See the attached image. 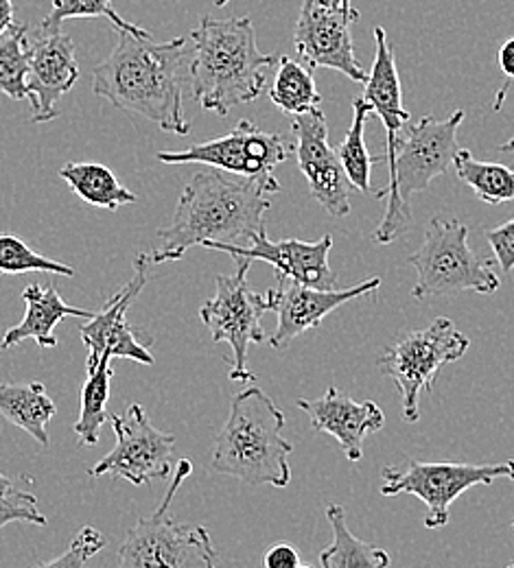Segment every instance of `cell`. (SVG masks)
Returning <instances> with one entry per match:
<instances>
[{
	"label": "cell",
	"mask_w": 514,
	"mask_h": 568,
	"mask_svg": "<svg viewBox=\"0 0 514 568\" xmlns=\"http://www.w3.org/2000/svg\"><path fill=\"white\" fill-rule=\"evenodd\" d=\"M189 77L187 38L155 42L117 29V47L94 69L92 92L119 110L134 112L162 132L187 136L191 125L182 110V85Z\"/></svg>",
	"instance_id": "1"
},
{
	"label": "cell",
	"mask_w": 514,
	"mask_h": 568,
	"mask_svg": "<svg viewBox=\"0 0 514 568\" xmlns=\"http://www.w3.org/2000/svg\"><path fill=\"white\" fill-rule=\"evenodd\" d=\"M268 193L261 182L220 169L195 173L180 195L173 223L158 232L162 245L148 252L149 265L175 263L198 245L250 243L254 234L265 232Z\"/></svg>",
	"instance_id": "2"
},
{
	"label": "cell",
	"mask_w": 514,
	"mask_h": 568,
	"mask_svg": "<svg viewBox=\"0 0 514 568\" xmlns=\"http://www.w3.org/2000/svg\"><path fill=\"white\" fill-rule=\"evenodd\" d=\"M191 40L195 47L189 62L191 94L204 110L225 116L261 97L276 58L259 51L250 18L204 16Z\"/></svg>",
	"instance_id": "3"
},
{
	"label": "cell",
	"mask_w": 514,
	"mask_h": 568,
	"mask_svg": "<svg viewBox=\"0 0 514 568\" xmlns=\"http://www.w3.org/2000/svg\"><path fill=\"white\" fill-rule=\"evenodd\" d=\"M285 414L261 387L239 392L230 416L215 437L211 470L234 477L252 488H288L294 446L283 435Z\"/></svg>",
	"instance_id": "4"
},
{
	"label": "cell",
	"mask_w": 514,
	"mask_h": 568,
	"mask_svg": "<svg viewBox=\"0 0 514 568\" xmlns=\"http://www.w3.org/2000/svg\"><path fill=\"white\" fill-rule=\"evenodd\" d=\"M464 121V112L457 110L449 119L423 116L421 123L407 125L396 144L383 155L372 158V164H390V186L374 193V200L390 197L385 216L381 219L374 241L392 243L405 234L412 223L410 197L430 189V184L444 175L457 153V130Z\"/></svg>",
	"instance_id": "5"
},
{
	"label": "cell",
	"mask_w": 514,
	"mask_h": 568,
	"mask_svg": "<svg viewBox=\"0 0 514 568\" xmlns=\"http://www.w3.org/2000/svg\"><path fill=\"white\" fill-rule=\"evenodd\" d=\"M419 281L412 288L414 300L475 291L491 295L502 281L491 261L480 258L468 245V227L455 219L436 216L425 230L423 245L407 258Z\"/></svg>",
	"instance_id": "6"
},
{
	"label": "cell",
	"mask_w": 514,
	"mask_h": 568,
	"mask_svg": "<svg viewBox=\"0 0 514 568\" xmlns=\"http://www.w3.org/2000/svg\"><path fill=\"white\" fill-rule=\"evenodd\" d=\"M191 470V462L182 459L158 511L128 529L119 547L117 568H215L218 551L209 531L169 518V505Z\"/></svg>",
	"instance_id": "7"
},
{
	"label": "cell",
	"mask_w": 514,
	"mask_h": 568,
	"mask_svg": "<svg viewBox=\"0 0 514 568\" xmlns=\"http://www.w3.org/2000/svg\"><path fill=\"white\" fill-rule=\"evenodd\" d=\"M468 346V337L460 333L451 320L439 317L432 322V326L423 331L401 333L383 351V355L376 361V367L383 376L396 383L401 392L405 423L414 425L421 420V392L425 389L427 394H432L442 367L460 361L466 355Z\"/></svg>",
	"instance_id": "8"
},
{
	"label": "cell",
	"mask_w": 514,
	"mask_h": 568,
	"mask_svg": "<svg viewBox=\"0 0 514 568\" xmlns=\"http://www.w3.org/2000/svg\"><path fill=\"white\" fill-rule=\"evenodd\" d=\"M383 497L414 495L427 505L425 527L441 529L449 523L453 500L473 486H491L497 479H513L514 462L504 464H451V462H407L381 470Z\"/></svg>",
	"instance_id": "9"
},
{
	"label": "cell",
	"mask_w": 514,
	"mask_h": 568,
	"mask_svg": "<svg viewBox=\"0 0 514 568\" xmlns=\"http://www.w3.org/2000/svg\"><path fill=\"white\" fill-rule=\"evenodd\" d=\"M252 261L236 258V272L232 276L215 278V295L200 308L202 322L209 326L215 344L225 342L232 348L230 381L252 383L256 376L248 367L250 344L268 342L261 326L265 308L263 293H254L248 286V272Z\"/></svg>",
	"instance_id": "10"
},
{
	"label": "cell",
	"mask_w": 514,
	"mask_h": 568,
	"mask_svg": "<svg viewBox=\"0 0 514 568\" xmlns=\"http://www.w3.org/2000/svg\"><path fill=\"white\" fill-rule=\"evenodd\" d=\"M290 155V146L281 134L259 130L252 121H239L236 128L215 141L193 144L184 151H160L155 158L164 164H206L232 175L261 182L270 193H279L274 178L279 164Z\"/></svg>",
	"instance_id": "11"
},
{
	"label": "cell",
	"mask_w": 514,
	"mask_h": 568,
	"mask_svg": "<svg viewBox=\"0 0 514 568\" xmlns=\"http://www.w3.org/2000/svg\"><path fill=\"white\" fill-rule=\"evenodd\" d=\"M117 446L92 470L90 477H123L134 486H148L153 479H167L173 473L175 435L158 430L143 409L134 403L128 412L112 416Z\"/></svg>",
	"instance_id": "12"
},
{
	"label": "cell",
	"mask_w": 514,
	"mask_h": 568,
	"mask_svg": "<svg viewBox=\"0 0 514 568\" xmlns=\"http://www.w3.org/2000/svg\"><path fill=\"white\" fill-rule=\"evenodd\" d=\"M360 20L355 7H331L322 0H302L295 22L294 47L309 71L331 69L366 83L367 72L355 58L351 27Z\"/></svg>",
	"instance_id": "13"
},
{
	"label": "cell",
	"mask_w": 514,
	"mask_h": 568,
	"mask_svg": "<svg viewBox=\"0 0 514 568\" xmlns=\"http://www.w3.org/2000/svg\"><path fill=\"white\" fill-rule=\"evenodd\" d=\"M298 166L309 182L313 200L331 214L346 216L351 213V191L355 189L329 144V128L322 110L298 114L292 121Z\"/></svg>",
	"instance_id": "14"
},
{
	"label": "cell",
	"mask_w": 514,
	"mask_h": 568,
	"mask_svg": "<svg viewBox=\"0 0 514 568\" xmlns=\"http://www.w3.org/2000/svg\"><path fill=\"white\" fill-rule=\"evenodd\" d=\"M148 252L139 254L134 261V278L125 284L121 291H117L110 302L101 308V313H94L83 326H81V342L88 348L85 369L97 367L101 356L108 358H130L141 365H153V356L149 353V346H143L137 337L134 326L128 322V308L132 302L141 295V291L148 284Z\"/></svg>",
	"instance_id": "15"
},
{
	"label": "cell",
	"mask_w": 514,
	"mask_h": 568,
	"mask_svg": "<svg viewBox=\"0 0 514 568\" xmlns=\"http://www.w3.org/2000/svg\"><path fill=\"white\" fill-rule=\"evenodd\" d=\"M276 281H279L276 288H270L268 293H263L265 308L279 315V326L274 335L268 339L276 351H288L295 337L318 328L329 313H333L335 308H340L351 300H357L370 291L379 288L381 284L379 276H372L364 283L353 284L349 288L320 291V288L302 286L283 276H276Z\"/></svg>",
	"instance_id": "16"
},
{
	"label": "cell",
	"mask_w": 514,
	"mask_h": 568,
	"mask_svg": "<svg viewBox=\"0 0 514 568\" xmlns=\"http://www.w3.org/2000/svg\"><path fill=\"white\" fill-rule=\"evenodd\" d=\"M333 247V236L326 234L315 243L304 241H270L265 232H259L250 239V245H232V243H209L206 250L225 252L234 258L245 261H263L276 270V276L290 278L302 286L335 291L337 276L329 265V252Z\"/></svg>",
	"instance_id": "17"
},
{
	"label": "cell",
	"mask_w": 514,
	"mask_h": 568,
	"mask_svg": "<svg viewBox=\"0 0 514 568\" xmlns=\"http://www.w3.org/2000/svg\"><path fill=\"white\" fill-rule=\"evenodd\" d=\"M79 79L71 36L40 31L29 44V101L33 105L31 121L49 123L60 116V101L73 90Z\"/></svg>",
	"instance_id": "18"
},
{
	"label": "cell",
	"mask_w": 514,
	"mask_h": 568,
	"mask_svg": "<svg viewBox=\"0 0 514 568\" xmlns=\"http://www.w3.org/2000/svg\"><path fill=\"white\" fill-rule=\"evenodd\" d=\"M295 405L309 416L313 430L329 433L340 442L351 462H362L367 433L381 430L385 425V416L376 403L355 400L337 387H329L326 394L315 400L300 398Z\"/></svg>",
	"instance_id": "19"
},
{
	"label": "cell",
	"mask_w": 514,
	"mask_h": 568,
	"mask_svg": "<svg viewBox=\"0 0 514 568\" xmlns=\"http://www.w3.org/2000/svg\"><path fill=\"white\" fill-rule=\"evenodd\" d=\"M374 44L376 53L372 69L367 72L366 90L362 99L370 105L372 114L381 119L387 132L385 151H390L405 130V123H410V110L403 108V90L396 71L394 47L383 27L374 29Z\"/></svg>",
	"instance_id": "20"
},
{
	"label": "cell",
	"mask_w": 514,
	"mask_h": 568,
	"mask_svg": "<svg viewBox=\"0 0 514 568\" xmlns=\"http://www.w3.org/2000/svg\"><path fill=\"white\" fill-rule=\"evenodd\" d=\"M22 297L27 302L24 317L18 326L9 328L2 335L0 351H9V348L18 346L24 339H36L40 348H56L58 346L56 326L64 317H85V320H90L94 315L92 311L67 304L56 286L29 284L22 291Z\"/></svg>",
	"instance_id": "21"
},
{
	"label": "cell",
	"mask_w": 514,
	"mask_h": 568,
	"mask_svg": "<svg viewBox=\"0 0 514 568\" xmlns=\"http://www.w3.org/2000/svg\"><path fill=\"white\" fill-rule=\"evenodd\" d=\"M58 414L42 383H0V416L11 425L27 430L42 446H49L47 425Z\"/></svg>",
	"instance_id": "22"
},
{
	"label": "cell",
	"mask_w": 514,
	"mask_h": 568,
	"mask_svg": "<svg viewBox=\"0 0 514 568\" xmlns=\"http://www.w3.org/2000/svg\"><path fill=\"white\" fill-rule=\"evenodd\" d=\"M60 178L73 189L74 195L90 206L103 211H119L121 206L137 204V195L125 189L117 175L97 162H69L62 166Z\"/></svg>",
	"instance_id": "23"
},
{
	"label": "cell",
	"mask_w": 514,
	"mask_h": 568,
	"mask_svg": "<svg viewBox=\"0 0 514 568\" xmlns=\"http://www.w3.org/2000/svg\"><path fill=\"white\" fill-rule=\"evenodd\" d=\"M326 518L333 529V545L320 554V562L329 568H387L390 554L355 538L346 527V511L342 505L331 503Z\"/></svg>",
	"instance_id": "24"
},
{
	"label": "cell",
	"mask_w": 514,
	"mask_h": 568,
	"mask_svg": "<svg viewBox=\"0 0 514 568\" xmlns=\"http://www.w3.org/2000/svg\"><path fill=\"white\" fill-rule=\"evenodd\" d=\"M453 164H455L457 178L464 184H468L482 202H486L491 206L513 202V169L497 164V162H480L473 158V153L468 149H457Z\"/></svg>",
	"instance_id": "25"
},
{
	"label": "cell",
	"mask_w": 514,
	"mask_h": 568,
	"mask_svg": "<svg viewBox=\"0 0 514 568\" xmlns=\"http://www.w3.org/2000/svg\"><path fill=\"white\" fill-rule=\"evenodd\" d=\"M88 378L81 387V412L74 423V433L83 446H94L99 442L101 426L105 425V405L110 400L112 367L110 358L101 356L97 367L85 369Z\"/></svg>",
	"instance_id": "26"
},
{
	"label": "cell",
	"mask_w": 514,
	"mask_h": 568,
	"mask_svg": "<svg viewBox=\"0 0 514 568\" xmlns=\"http://www.w3.org/2000/svg\"><path fill=\"white\" fill-rule=\"evenodd\" d=\"M270 99L281 112L292 116L320 110L322 103V94L315 88L311 71L285 55L279 58V71L270 90Z\"/></svg>",
	"instance_id": "27"
},
{
	"label": "cell",
	"mask_w": 514,
	"mask_h": 568,
	"mask_svg": "<svg viewBox=\"0 0 514 568\" xmlns=\"http://www.w3.org/2000/svg\"><path fill=\"white\" fill-rule=\"evenodd\" d=\"M29 29L13 22L0 36V92L13 101L29 99Z\"/></svg>",
	"instance_id": "28"
},
{
	"label": "cell",
	"mask_w": 514,
	"mask_h": 568,
	"mask_svg": "<svg viewBox=\"0 0 514 568\" xmlns=\"http://www.w3.org/2000/svg\"><path fill=\"white\" fill-rule=\"evenodd\" d=\"M372 114L370 105L364 99H355L353 101V123L344 136V141L340 142L337 158L351 180V184L362 191L364 195H372V186H370V171H372V158L367 153L366 139H364V130H366L367 116Z\"/></svg>",
	"instance_id": "29"
},
{
	"label": "cell",
	"mask_w": 514,
	"mask_h": 568,
	"mask_svg": "<svg viewBox=\"0 0 514 568\" xmlns=\"http://www.w3.org/2000/svg\"><path fill=\"white\" fill-rule=\"evenodd\" d=\"M69 18H108L114 29L121 31H130L137 36H145L148 31L141 29L134 22H128L125 18H121L117 13V9L112 7V0H53V7L49 11V16L44 18L40 31H49L56 33L62 29V22Z\"/></svg>",
	"instance_id": "30"
},
{
	"label": "cell",
	"mask_w": 514,
	"mask_h": 568,
	"mask_svg": "<svg viewBox=\"0 0 514 568\" xmlns=\"http://www.w3.org/2000/svg\"><path fill=\"white\" fill-rule=\"evenodd\" d=\"M49 272L64 278H73L74 270L33 252L24 241L11 234H0V274H27Z\"/></svg>",
	"instance_id": "31"
},
{
	"label": "cell",
	"mask_w": 514,
	"mask_h": 568,
	"mask_svg": "<svg viewBox=\"0 0 514 568\" xmlns=\"http://www.w3.org/2000/svg\"><path fill=\"white\" fill-rule=\"evenodd\" d=\"M105 547V538L99 529L85 525L74 536L71 547L56 560L40 565L38 568H83L92 556H97Z\"/></svg>",
	"instance_id": "32"
},
{
	"label": "cell",
	"mask_w": 514,
	"mask_h": 568,
	"mask_svg": "<svg viewBox=\"0 0 514 568\" xmlns=\"http://www.w3.org/2000/svg\"><path fill=\"white\" fill-rule=\"evenodd\" d=\"M9 523H31L47 525V516L38 509V498L22 490H13L11 495L0 498V529Z\"/></svg>",
	"instance_id": "33"
},
{
	"label": "cell",
	"mask_w": 514,
	"mask_h": 568,
	"mask_svg": "<svg viewBox=\"0 0 514 568\" xmlns=\"http://www.w3.org/2000/svg\"><path fill=\"white\" fill-rule=\"evenodd\" d=\"M486 239L497 256V263L504 274H511L514 270V219L508 223L486 232Z\"/></svg>",
	"instance_id": "34"
},
{
	"label": "cell",
	"mask_w": 514,
	"mask_h": 568,
	"mask_svg": "<svg viewBox=\"0 0 514 568\" xmlns=\"http://www.w3.org/2000/svg\"><path fill=\"white\" fill-rule=\"evenodd\" d=\"M265 568H298L300 567V556L292 545L288 542H279L276 547H272L265 558H263Z\"/></svg>",
	"instance_id": "35"
},
{
	"label": "cell",
	"mask_w": 514,
	"mask_h": 568,
	"mask_svg": "<svg viewBox=\"0 0 514 568\" xmlns=\"http://www.w3.org/2000/svg\"><path fill=\"white\" fill-rule=\"evenodd\" d=\"M497 64H500L502 72L506 74V81L514 79V38L506 40L504 47L500 49V53H497Z\"/></svg>",
	"instance_id": "36"
},
{
	"label": "cell",
	"mask_w": 514,
	"mask_h": 568,
	"mask_svg": "<svg viewBox=\"0 0 514 568\" xmlns=\"http://www.w3.org/2000/svg\"><path fill=\"white\" fill-rule=\"evenodd\" d=\"M13 24V0H0V36Z\"/></svg>",
	"instance_id": "37"
},
{
	"label": "cell",
	"mask_w": 514,
	"mask_h": 568,
	"mask_svg": "<svg viewBox=\"0 0 514 568\" xmlns=\"http://www.w3.org/2000/svg\"><path fill=\"white\" fill-rule=\"evenodd\" d=\"M13 490H16V488H13V481L0 473V498L11 495Z\"/></svg>",
	"instance_id": "38"
},
{
	"label": "cell",
	"mask_w": 514,
	"mask_h": 568,
	"mask_svg": "<svg viewBox=\"0 0 514 568\" xmlns=\"http://www.w3.org/2000/svg\"><path fill=\"white\" fill-rule=\"evenodd\" d=\"M322 2H326L331 7H353V0H322Z\"/></svg>",
	"instance_id": "39"
},
{
	"label": "cell",
	"mask_w": 514,
	"mask_h": 568,
	"mask_svg": "<svg viewBox=\"0 0 514 568\" xmlns=\"http://www.w3.org/2000/svg\"><path fill=\"white\" fill-rule=\"evenodd\" d=\"M500 151H504V153H508V151H514V139H511L508 142H504V144H500Z\"/></svg>",
	"instance_id": "40"
},
{
	"label": "cell",
	"mask_w": 514,
	"mask_h": 568,
	"mask_svg": "<svg viewBox=\"0 0 514 568\" xmlns=\"http://www.w3.org/2000/svg\"><path fill=\"white\" fill-rule=\"evenodd\" d=\"M230 0H215V7H225Z\"/></svg>",
	"instance_id": "41"
},
{
	"label": "cell",
	"mask_w": 514,
	"mask_h": 568,
	"mask_svg": "<svg viewBox=\"0 0 514 568\" xmlns=\"http://www.w3.org/2000/svg\"><path fill=\"white\" fill-rule=\"evenodd\" d=\"M320 565H322V568H329L326 567V562H320Z\"/></svg>",
	"instance_id": "42"
},
{
	"label": "cell",
	"mask_w": 514,
	"mask_h": 568,
	"mask_svg": "<svg viewBox=\"0 0 514 568\" xmlns=\"http://www.w3.org/2000/svg\"><path fill=\"white\" fill-rule=\"evenodd\" d=\"M298 568H309V567H298Z\"/></svg>",
	"instance_id": "43"
},
{
	"label": "cell",
	"mask_w": 514,
	"mask_h": 568,
	"mask_svg": "<svg viewBox=\"0 0 514 568\" xmlns=\"http://www.w3.org/2000/svg\"><path fill=\"white\" fill-rule=\"evenodd\" d=\"M513 531H514V520H513Z\"/></svg>",
	"instance_id": "44"
},
{
	"label": "cell",
	"mask_w": 514,
	"mask_h": 568,
	"mask_svg": "<svg viewBox=\"0 0 514 568\" xmlns=\"http://www.w3.org/2000/svg\"><path fill=\"white\" fill-rule=\"evenodd\" d=\"M508 568H514V567H508Z\"/></svg>",
	"instance_id": "45"
}]
</instances>
